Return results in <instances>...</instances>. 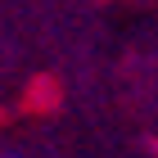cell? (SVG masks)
<instances>
[{
    "label": "cell",
    "instance_id": "obj_1",
    "mask_svg": "<svg viewBox=\"0 0 158 158\" xmlns=\"http://www.w3.org/2000/svg\"><path fill=\"white\" fill-rule=\"evenodd\" d=\"M5 158H18V154H5Z\"/></svg>",
    "mask_w": 158,
    "mask_h": 158
}]
</instances>
